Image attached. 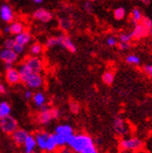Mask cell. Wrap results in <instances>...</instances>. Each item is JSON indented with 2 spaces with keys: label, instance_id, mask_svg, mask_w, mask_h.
I'll return each instance as SVG.
<instances>
[{
  "label": "cell",
  "instance_id": "1",
  "mask_svg": "<svg viewBox=\"0 0 152 153\" xmlns=\"http://www.w3.org/2000/svg\"><path fill=\"white\" fill-rule=\"evenodd\" d=\"M67 145L70 147V149L76 152L80 153L87 148L93 146V140L90 135L86 134H72L68 137L67 139Z\"/></svg>",
  "mask_w": 152,
  "mask_h": 153
},
{
  "label": "cell",
  "instance_id": "2",
  "mask_svg": "<svg viewBox=\"0 0 152 153\" xmlns=\"http://www.w3.org/2000/svg\"><path fill=\"white\" fill-rule=\"evenodd\" d=\"M60 112L57 108H49L45 105L40 108V112L37 115V121L41 124H48L52 120L58 119Z\"/></svg>",
  "mask_w": 152,
  "mask_h": 153
},
{
  "label": "cell",
  "instance_id": "3",
  "mask_svg": "<svg viewBox=\"0 0 152 153\" xmlns=\"http://www.w3.org/2000/svg\"><path fill=\"white\" fill-rule=\"evenodd\" d=\"M0 128L4 133L7 134H12L18 129L17 120L11 117L10 115L4 118H0Z\"/></svg>",
  "mask_w": 152,
  "mask_h": 153
},
{
  "label": "cell",
  "instance_id": "4",
  "mask_svg": "<svg viewBox=\"0 0 152 153\" xmlns=\"http://www.w3.org/2000/svg\"><path fill=\"white\" fill-rule=\"evenodd\" d=\"M25 85L31 90H37L43 86L44 79L40 73L33 72L24 82Z\"/></svg>",
  "mask_w": 152,
  "mask_h": 153
},
{
  "label": "cell",
  "instance_id": "5",
  "mask_svg": "<svg viewBox=\"0 0 152 153\" xmlns=\"http://www.w3.org/2000/svg\"><path fill=\"white\" fill-rule=\"evenodd\" d=\"M119 147L123 150H139L143 147V143L140 139L132 137V138H127L121 140L119 143Z\"/></svg>",
  "mask_w": 152,
  "mask_h": 153
},
{
  "label": "cell",
  "instance_id": "6",
  "mask_svg": "<svg viewBox=\"0 0 152 153\" xmlns=\"http://www.w3.org/2000/svg\"><path fill=\"white\" fill-rule=\"evenodd\" d=\"M57 40H58V46L65 48L71 53H75L77 51V46L75 45V43L73 42L69 36L62 34L57 36Z\"/></svg>",
  "mask_w": 152,
  "mask_h": 153
},
{
  "label": "cell",
  "instance_id": "7",
  "mask_svg": "<svg viewBox=\"0 0 152 153\" xmlns=\"http://www.w3.org/2000/svg\"><path fill=\"white\" fill-rule=\"evenodd\" d=\"M24 62L35 73H40L43 69V62L39 56L31 55L25 58Z\"/></svg>",
  "mask_w": 152,
  "mask_h": 153
},
{
  "label": "cell",
  "instance_id": "8",
  "mask_svg": "<svg viewBox=\"0 0 152 153\" xmlns=\"http://www.w3.org/2000/svg\"><path fill=\"white\" fill-rule=\"evenodd\" d=\"M0 19L7 24H10L14 21V12L9 4L0 6Z\"/></svg>",
  "mask_w": 152,
  "mask_h": 153
},
{
  "label": "cell",
  "instance_id": "9",
  "mask_svg": "<svg viewBox=\"0 0 152 153\" xmlns=\"http://www.w3.org/2000/svg\"><path fill=\"white\" fill-rule=\"evenodd\" d=\"M131 34L133 36V39L138 40V39H142V38L147 37L148 36H149L150 30L148 29L144 25H142L141 22H139V24L134 25V28L133 29Z\"/></svg>",
  "mask_w": 152,
  "mask_h": 153
},
{
  "label": "cell",
  "instance_id": "10",
  "mask_svg": "<svg viewBox=\"0 0 152 153\" xmlns=\"http://www.w3.org/2000/svg\"><path fill=\"white\" fill-rule=\"evenodd\" d=\"M18 54L12 49L4 48L0 51V60L3 63H12L14 64L18 60Z\"/></svg>",
  "mask_w": 152,
  "mask_h": 153
},
{
  "label": "cell",
  "instance_id": "11",
  "mask_svg": "<svg viewBox=\"0 0 152 153\" xmlns=\"http://www.w3.org/2000/svg\"><path fill=\"white\" fill-rule=\"evenodd\" d=\"M6 81L10 84V85H16V84L20 83L21 80V76L17 68H10V69H7L5 74Z\"/></svg>",
  "mask_w": 152,
  "mask_h": 153
},
{
  "label": "cell",
  "instance_id": "12",
  "mask_svg": "<svg viewBox=\"0 0 152 153\" xmlns=\"http://www.w3.org/2000/svg\"><path fill=\"white\" fill-rule=\"evenodd\" d=\"M33 18L42 22H49L52 19V14L45 9H37L33 13Z\"/></svg>",
  "mask_w": 152,
  "mask_h": 153
},
{
  "label": "cell",
  "instance_id": "13",
  "mask_svg": "<svg viewBox=\"0 0 152 153\" xmlns=\"http://www.w3.org/2000/svg\"><path fill=\"white\" fill-rule=\"evenodd\" d=\"M50 136V134L46 132H37L35 134V138L36 141V145L40 149L46 150V146H47V141Z\"/></svg>",
  "mask_w": 152,
  "mask_h": 153
},
{
  "label": "cell",
  "instance_id": "14",
  "mask_svg": "<svg viewBox=\"0 0 152 153\" xmlns=\"http://www.w3.org/2000/svg\"><path fill=\"white\" fill-rule=\"evenodd\" d=\"M14 39H15V42H16L17 44L22 45V46H24V47H25L26 45H28L30 42H31L32 35L30 34V32L27 31V30H24V32H22V33L15 36Z\"/></svg>",
  "mask_w": 152,
  "mask_h": 153
},
{
  "label": "cell",
  "instance_id": "15",
  "mask_svg": "<svg viewBox=\"0 0 152 153\" xmlns=\"http://www.w3.org/2000/svg\"><path fill=\"white\" fill-rule=\"evenodd\" d=\"M114 129L118 134L124 135L128 132V126L123 119L121 118H116L114 120Z\"/></svg>",
  "mask_w": 152,
  "mask_h": 153
},
{
  "label": "cell",
  "instance_id": "16",
  "mask_svg": "<svg viewBox=\"0 0 152 153\" xmlns=\"http://www.w3.org/2000/svg\"><path fill=\"white\" fill-rule=\"evenodd\" d=\"M11 135H12V139L14 140L15 143L18 145H24L29 134L25 131V130L17 129Z\"/></svg>",
  "mask_w": 152,
  "mask_h": 153
},
{
  "label": "cell",
  "instance_id": "17",
  "mask_svg": "<svg viewBox=\"0 0 152 153\" xmlns=\"http://www.w3.org/2000/svg\"><path fill=\"white\" fill-rule=\"evenodd\" d=\"M17 69H18L19 73H20L22 82H24V81H25V79L28 78V76L33 73V71L31 70V68H30V67L26 65V63H25V62L20 64Z\"/></svg>",
  "mask_w": 152,
  "mask_h": 153
},
{
  "label": "cell",
  "instance_id": "18",
  "mask_svg": "<svg viewBox=\"0 0 152 153\" xmlns=\"http://www.w3.org/2000/svg\"><path fill=\"white\" fill-rule=\"evenodd\" d=\"M55 134H61L63 136H65V137H69L71 136L73 134H74V131H73V128L68 125V124H61V125H58L56 128H55Z\"/></svg>",
  "mask_w": 152,
  "mask_h": 153
},
{
  "label": "cell",
  "instance_id": "19",
  "mask_svg": "<svg viewBox=\"0 0 152 153\" xmlns=\"http://www.w3.org/2000/svg\"><path fill=\"white\" fill-rule=\"evenodd\" d=\"M9 26H10V34L14 35V36L24 32L25 30L24 25L22 24V22H19V21H13L12 22H10V24L9 25Z\"/></svg>",
  "mask_w": 152,
  "mask_h": 153
},
{
  "label": "cell",
  "instance_id": "20",
  "mask_svg": "<svg viewBox=\"0 0 152 153\" xmlns=\"http://www.w3.org/2000/svg\"><path fill=\"white\" fill-rule=\"evenodd\" d=\"M24 145V151H25V153H33V151L35 150L36 147L37 146L35 136L29 134L27 136V138H26V140H25Z\"/></svg>",
  "mask_w": 152,
  "mask_h": 153
},
{
  "label": "cell",
  "instance_id": "21",
  "mask_svg": "<svg viewBox=\"0 0 152 153\" xmlns=\"http://www.w3.org/2000/svg\"><path fill=\"white\" fill-rule=\"evenodd\" d=\"M32 99L36 106H37V108H39L41 106L46 105L47 98H46V95H45L42 91H36V93H35Z\"/></svg>",
  "mask_w": 152,
  "mask_h": 153
},
{
  "label": "cell",
  "instance_id": "22",
  "mask_svg": "<svg viewBox=\"0 0 152 153\" xmlns=\"http://www.w3.org/2000/svg\"><path fill=\"white\" fill-rule=\"evenodd\" d=\"M143 17H144L143 13L139 9H137V7H134V9H133V10L131 12V19H132V22L134 24V25L139 24V22L142 21Z\"/></svg>",
  "mask_w": 152,
  "mask_h": 153
},
{
  "label": "cell",
  "instance_id": "23",
  "mask_svg": "<svg viewBox=\"0 0 152 153\" xmlns=\"http://www.w3.org/2000/svg\"><path fill=\"white\" fill-rule=\"evenodd\" d=\"M10 111H11V108L9 103L5 101L0 103V118L9 116L10 114Z\"/></svg>",
  "mask_w": 152,
  "mask_h": 153
},
{
  "label": "cell",
  "instance_id": "24",
  "mask_svg": "<svg viewBox=\"0 0 152 153\" xmlns=\"http://www.w3.org/2000/svg\"><path fill=\"white\" fill-rule=\"evenodd\" d=\"M42 51H43V46L39 42H35L30 46V52H31L32 55L39 56L42 52Z\"/></svg>",
  "mask_w": 152,
  "mask_h": 153
},
{
  "label": "cell",
  "instance_id": "25",
  "mask_svg": "<svg viewBox=\"0 0 152 153\" xmlns=\"http://www.w3.org/2000/svg\"><path fill=\"white\" fill-rule=\"evenodd\" d=\"M113 15H114V18L118 21H121L123 20L126 16V10L124 9L123 7H117V9L114 10L113 11Z\"/></svg>",
  "mask_w": 152,
  "mask_h": 153
},
{
  "label": "cell",
  "instance_id": "26",
  "mask_svg": "<svg viewBox=\"0 0 152 153\" xmlns=\"http://www.w3.org/2000/svg\"><path fill=\"white\" fill-rule=\"evenodd\" d=\"M114 79H115V75L111 71H106L102 76V80L106 85H111L114 82Z\"/></svg>",
  "mask_w": 152,
  "mask_h": 153
},
{
  "label": "cell",
  "instance_id": "27",
  "mask_svg": "<svg viewBox=\"0 0 152 153\" xmlns=\"http://www.w3.org/2000/svg\"><path fill=\"white\" fill-rule=\"evenodd\" d=\"M125 62L132 65H138L141 62V59L136 54H128L125 57Z\"/></svg>",
  "mask_w": 152,
  "mask_h": 153
},
{
  "label": "cell",
  "instance_id": "28",
  "mask_svg": "<svg viewBox=\"0 0 152 153\" xmlns=\"http://www.w3.org/2000/svg\"><path fill=\"white\" fill-rule=\"evenodd\" d=\"M57 143L54 139V136H53V134H50L49 138H48V141H47V146H46V150L49 151V152H52L54 151L56 149H57Z\"/></svg>",
  "mask_w": 152,
  "mask_h": 153
},
{
  "label": "cell",
  "instance_id": "29",
  "mask_svg": "<svg viewBox=\"0 0 152 153\" xmlns=\"http://www.w3.org/2000/svg\"><path fill=\"white\" fill-rule=\"evenodd\" d=\"M59 25L64 31H67L72 27V22L67 18H62L59 21Z\"/></svg>",
  "mask_w": 152,
  "mask_h": 153
},
{
  "label": "cell",
  "instance_id": "30",
  "mask_svg": "<svg viewBox=\"0 0 152 153\" xmlns=\"http://www.w3.org/2000/svg\"><path fill=\"white\" fill-rule=\"evenodd\" d=\"M53 136H54V139L57 143L58 147H64L65 145H67V139H68L67 137L58 134H53Z\"/></svg>",
  "mask_w": 152,
  "mask_h": 153
},
{
  "label": "cell",
  "instance_id": "31",
  "mask_svg": "<svg viewBox=\"0 0 152 153\" xmlns=\"http://www.w3.org/2000/svg\"><path fill=\"white\" fill-rule=\"evenodd\" d=\"M118 38H119V42L131 43V41L133 40V36L131 33H120Z\"/></svg>",
  "mask_w": 152,
  "mask_h": 153
},
{
  "label": "cell",
  "instance_id": "32",
  "mask_svg": "<svg viewBox=\"0 0 152 153\" xmlns=\"http://www.w3.org/2000/svg\"><path fill=\"white\" fill-rule=\"evenodd\" d=\"M119 44V38L115 36H109L106 37V45L108 47H116Z\"/></svg>",
  "mask_w": 152,
  "mask_h": 153
},
{
  "label": "cell",
  "instance_id": "33",
  "mask_svg": "<svg viewBox=\"0 0 152 153\" xmlns=\"http://www.w3.org/2000/svg\"><path fill=\"white\" fill-rule=\"evenodd\" d=\"M69 108L71 110L72 113L74 114H77L79 112L80 110V105L78 102H76V101H71L70 104H69Z\"/></svg>",
  "mask_w": 152,
  "mask_h": 153
},
{
  "label": "cell",
  "instance_id": "34",
  "mask_svg": "<svg viewBox=\"0 0 152 153\" xmlns=\"http://www.w3.org/2000/svg\"><path fill=\"white\" fill-rule=\"evenodd\" d=\"M46 46L48 48H52L54 46H58V40H57V36H51L49 37L47 41H46Z\"/></svg>",
  "mask_w": 152,
  "mask_h": 153
},
{
  "label": "cell",
  "instance_id": "35",
  "mask_svg": "<svg viewBox=\"0 0 152 153\" xmlns=\"http://www.w3.org/2000/svg\"><path fill=\"white\" fill-rule=\"evenodd\" d=\"M15 45V39L14 38H7V39L4 41V48H7V49H12L13 48V46Z\"/></svg>",
  "mask_w": 152,
  "mask_h": 153
},
{
  "label": "cell",
  "instance_id": "36",
  "mask_svg": "<svg viewBox=\"0 0 152 153\" xmlns=\"http://www.w3.org/2000/svg\"><path fill=\"white\" fill-rule=\"evenodd\" d=\"M140 22H141L142 25H145L148 29H149L150 31L152 30V21L149 18H148V17H143V19H142V21Z\"/></svg>",
  "mask_w": 152,
  "mask_h": 153
},
{
  "label": "cell",
  "instance_id": "37",
  "mask_svg": "<svg viewBox=\"0 0 152 153\" xmlns=\"http://www.w3.org/2000/svg\"><path fill=\"white\" fill-rule=\"evenodd\" d=\"M12 50H13L15 52H16L18 55H20V54H22V53L24 51V46L20 45V44H17L16 42H15V45L13 46Z\"/></svg>",
  "mask_w": 152,
  "mask_h": 153
},
{
  "label": "cell",
  "instance_id": "38",
  "mask_svg": "<svg viewBox=\"0 0 152 153\" xmlns=\"http://www.w3.org/2000/svg\"><path fill=\"white\" fill-rule=\"evenodd\" d=\"M118 48L120 51H127L131 48V43H126V42H119Z\"/></svg>",
  "mask_w": 152,
  "mask_h": 153
},
{
  "label": "cell",
  "instance_id": "39",
  "mask_svg": "<svg viewBox=\"0 0 152 153\" xmlns=\"http://www.w3.org/2000/svg\"><path fill=\"white\" fill-rule=\"evenodd\" d=\"M143 70L150 79H152V65H145L143 67Z\"/></svg>",
  "mask_w": 152,
  "mask_h": 153
},
{
  "label": "cell",
  "instance_id": "40",
  "mask_svg": "<svg viewBox=\"0 0 152 153\" xmlns=\"http://www.w3.org/2000/svg\"><path fill=\"white\" fill-rule=\"evenodd\" d=\"M84 9L87 12H92L93 10V7L92 2H90L87 0V1L84 3Z\"/></svg>",
  "mask_w": 152,
  "mask_h": 153
},
{
  "label": "cell",
  "instance_id": "41",
  "mask_svg": "<svg viewBox=\"0 0 152 153\" xmlns=\"http://www.w3.org/2000/svg\"><path fill=\"white\" fill-rule=\"evenodd\" d=\"M80 153H98V150L96 149V148L93 146H90L89 148H87L86 149H84L83 151H81Z\"/></svg>",
  "mask_w": 152,
  "mask_h": 153
},
{
  "label": "cell",
  "instance_id": "42",
  "mask_svg": "<svg viewBox=\"0 0 152 153\" xmlns=\"http://www.w3.org/2000/svg\"><path fill=\"white\" fill-rule=\"evenodd\" d=\"M33 95H34V94H33V91H31V89L26 90L24 93V98L26 99V100H30V99H32Z\"/></svg>",
  "mask_w": 152,
  "mask_h": 153
},
{
  "label": "cell",
  "instance_id": "43",
  "mask_svg": "<svg viewBox=\"0 0 152 153\" xmlns=\"http://www.w3.org/2000/svg\"><path fill=\"white\" fill-rule=\"evenodd\" d=\"M58 153H73V151L70 149H67V148H63L59 150Z\"/></svg>",
  "mask_w": 152,
  "mask_h": 153
},
{
  "label": "cell",
  "instance_id": "44",
  "mask_svg": "<svg viewBox=\"0 0 152 153\" xmlns=\"http://www.w3.org/2000/svg\"><path fill=\"white\" fill-rule=\"evenodd\" d=\"M6 91H7V89L5 87V85L3 83L0 82V94H6Z\"/></svg>",
  "mask_w": 152,
  "mask_h": 153
},
{
  "label": "cell",
  "instance_id": "45",
  "mask_svg": "<svg viewBox=\"0 0 152 153\" xmlns=\"http://www.w3.org/2000/svg\"><path fill=\"white\" fill-rule=\"evenodd\" d=\"M4 65H5V68H6V70H7V69H10V68L14 67V66H13V64H12V63H4Z\"/></svg>",
  "mask_w": 152,
  "mask_h": 153
},
{
  "label": "cell",
  "instance_id": "46",
  "mask_svg": "<svg viewBox=\"0 0 152 153\" xmlns=\"http://www.w3.org/2000/svg\"><path fill=\"white\" fill-rule=\"evenodd\" d=\"M4 33L5 34H10V26L7 25L4 28Z\"/></svg>",
  "mask_w": 152,
  "mask_h": 153
},
{
  "label": "cell",
  "instance_id": "47",
  "mask_svg": "<svg viewBox=\"0 0 152 153\" xmlns=\"http://www.w3.org/2000/svg\"><path fill=\"white\" fill-rule=\"evenodd\" d=\"M31 1L35 4H41V3H43L44 0H31Z\"/></svg>",
  "mask_w": 152,
  "mask_h": 153
},
{
  "label": "cell",
  "instance_id": "48",
  "mask_svg": "<svg viewBox=\"0 0 152 153\" xmlns=\"http://www.w3.org/2000/svg\"><path fill=\"white\" fill-rule=\"evenodd\" d=\"M138 1H141L142 3L146 4V5H148L149 4V0H138Z\"/></svg>",
  "mask_w": 152,
  "mask_h": 153
},
{
  "label": "cell",
  "instance_id": "49",
  "mask_svg": "<svg viewBox=\"0 0 152 153\" xmlns=\"http://www.w3.org/2000/svg\"><path fill=\"white\" fill-rule=\"evenodd\" d=\"M88 1H90V2H93V1H95V0H88Z\"/></svg>",
  "mask_w": 152,
  "mask_h": 153
},
{
  "label": "cell",
  "instance_id": "50",
  "mask_svg": "<svg viewBox=\"0 0 152 153\" xmlns=\"http://www.w3.org/2000/svg\"><path fill=\"white\" fill-rule=\"evenodd\" d=\"M150 36H152V30H151V31H150Z\"/></svg>",
  "mask_w": 152,
  "mask_h": 153
}]
</instances>
